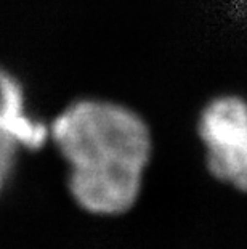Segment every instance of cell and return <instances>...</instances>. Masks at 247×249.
I'll return each instance as SVG.
<instances>
[{"label": "cell", "instance_id": "7a4b0ae2", "mask_svg": "<svg viewBox=\"0 0 247 249\" xmlns=\"http://www.w3.org/2000/svg\"><path fill=\"white\" fill-rule=\"evenodd\" d=\"M198 135L210 176L247 193V100L238 93L210 98L198 116Z\"/></svg>", "mask_w": 247, "mask_h": 249}, {"label": "cell", "instance_id": "3957f363", "mask_svg": "<svg viewBox=\"0 0 247 249\" xmlns=\"http://www.w3.org/2000/svg\"><path fill=\"white\" fill-rule=\"evenodd\" d=\"M146 171L124 166L77 167L67 171V193L83 213L119 217L140 199Z\"/></svg>", "mask_w": 247, "mask_h": 249}, {"label": "cell", "instance_id": "277c9868", "mask_svg": "<svg viewBox=\"0 0 247 249\" xmlns=\"http://www.w3.org/2000/svg\"><path fill=\"white\" fill-rule=\"evenodd\" d=\"M33 148V142L23 132L0 123V195L15 171L19 151Z\"/></svg>", "mask_w": 247, "mask_h": 249}, {"label": "cell", "instance_id": "6da1fadb", "mask_svg": "<svg viewBox=\"0 0 247 249\" xmlns=\"http://www.w3.org/2000/svg\"><path fill=\"white\" fill-rule=\"evenodd\" d=\"M49 139L69 169L124 166L146 171L152 134L138 111L109 98H79L49 124Z\"/></svg>", "mask_w": 247, "mask_h": 249}]
</instances>
